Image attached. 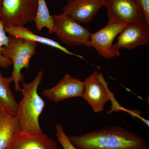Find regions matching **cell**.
Instances as JSON below:
<instances>
[{
    "instance_id": "1",
    "label": "cell",
    "mask_w": 149,
    "mask_h": 149,
    "mask_svg": "<svg viewBox=\"0 0 149 149\" xmlns=\"http://www.w3.org/2000/svg\"><path fill=\"white\" fill-rule=\"evenodd\" d=\"M77 149H147L142 136L118 126H110L80 135H70Z\"/></svg>"
},
{
    "instance_id": "2",
    "label": "cell",
    "mask_w": 149,
    "mask_h": 149,
    "mask_svg": "<svg viewBox=\"0 0 149 149\" xmlns=\"http://www.w3.org/2000/svg\"><path fill=\"white\" fill-rule=\"evenodd\" d=\"M44 72L40 71L29 83H22V99L17 104L15 116L22 132L36 134L43 132L39 118L45 108V103L38 94L37 90L42 80Z\"/></svg>"
},
{
    "instance_id": "3",
    "label": "cell",
    "mask_w": 149,
    "mask_h": 149,
    "mask_svg": "<svg viewBox=\"0 0 149 149\" xmlns=\"http://www.w3.org/2000/svg\"><path fill=\"white\" fill-rule=\"evenodd\" d=\"M8 45L3 47L2 54L10 59L13 65V71L10 77L14 83L15 91L20 92L19 83H23L24 75L23 68L29 70L32 56L35 55L38 43L14 36H9Z\"/></svg>"
},
{
    "instance_id": "4",
    "label": "cell",
    "mask_w": 149,
    "mask_h": 149,
    "mask_svg": "<svg viewBox=\"0 0 149 149\" xmlns=\"http://www.w3.org/2000/svg\"><path fill=\"white\" fill-rule=\"evenodd\" d=\"M52 16L54 26V33L61 42L70 47H91L92 33L80 22L63 13Z\"/></svg>"
},
{
    "instance_id": "5",
    "label": "cell",
    "mask_w": 149,
    "mask_h": 149,
    "mask_svg": "<svg viewBox=\"0 0 149 149\" xmlns=\"http://www.w3.org/2000/svg\"><path fill=\"white\" fill-rule=\"evenodd\" d=\"M38 0H3L0 18L4 26H24L34 21Z\"/></svg>"
},
{
    "instance_id": "6",
    "label": "cell",
    "mask_w": 149,
    "mask_h": 149,
    "mask_svg": "<svg viewBox=\"0 0 149 149\" xmlns=\"http://www.w3.org/2000/svg\"><path fill=\"white\" fill-rule=\"evenodd\" d=\"M84 83L83 98L97 113L104 110L108 102H116L114 94L110 91L107 82L101 72L94 71L86 78Z\"/></svg>"
},
{
    "instance_id": "7",
    "label": "cell",
    "mask_w": 149,
    "mask_h": 149,
    "mask_svg": "<svg viewBox=\"0 0 149 149\" xmlns=\"http://www.w3.org/2000/svg\"><path fill=\"white\" fill-rule=\"evenodd\" d=\"M103 5L110 22L129 24L146 22L136 0H103Z\"/></svg>"
},
{
    "instance_id": "8",
    "label": "cell",
    "mask_w": 149,
    "mask_h": 149,
    "mask_svg": "<svg viewBox=\"0 0 149 149\" xmlns=\"http://www.w3.org/2000/svg\"><path fill=\"white\" fill-rule=\"evenodd\" d=\"M128 24L108 22L103 28L92 33L91 47L95 48L99 54L104 58L119 56V49L113 45V41Z\"/></svg>"
},
{
    "instance_id": "9",
    "label": "cell",
    "mask_w": 149,
    "mask_h": 149,
    "mask_svg": "<svg viewBox=\"0 0 149 149\" xmlns=\"http://www.w3.org/2000/svg\"><path fill=\"white\" fill-rule=\"evenodd\" d=\"M84 83L66 74L54 87L44 90L42 95L50 101L57 103L71 98L83 97Z\"/></svg>"
},
{
    "instance_id": "10",
    "label": "cell",
    "mask_w": 149,
    "mask_h": 149,
    "mask_svg": "<svg viewBox=\"0 0 149 149\" xmlns=\"http://www.w3.org/2000/svg\"><path fill=\"white\" fill-rule=\"evenodd\" d=\"M149 42V23L146 22L128 24L119 34L115 46L129 50Z\"/></svg>"
},
{
    "instance_id": "11",
    "label": "cell",
    "mask_w": 149,
    "mask_h": 149,
    "mask_svg": "<svg viewBox=\"0 0 149 149\" xmlns=\"http://www.w3.org/2000/svg\"><path fill=\"white\" fill-rule=\"evenodd\" d=\"M104 6L103 0H68L63 8V13L80 23L91 22Z\"/></svg>"
},
{
    "instance_id": "12",
    "label": "cell",
    "mask_w": 149,
    "mask_h": 149,
    "mask_svg": "<svg viewBox=\"0 0 149 149\" xmlns=\"http://www.w3.org/2000/svg\"><path fill=\"white\" fill-rule=\"evenodd\" d=\"M57 143L42 133L30 134L16 131L6 149H57Z\"/></svg>"
},
{
    "instance_id": "13",
    "label": "cell",
    "mask_w": 149,
    "mask_h": 149,
    "mask_svg": "<svg viewBox=\"0 0 149 149\" xmlns=\"http://www.w3.org/2000/svg\"><path fill=\"white\" fill-rule=\"evenodd\" d=\"M4 29L6 33L8 34L9 36H14L37 43L44 44L58 49L67 54L84 59L83 56L70 52L66 48L61 45L54 40L36 35L28 28L24 27V26H4Z\"/></svg>"
},
{
    "instance_id": "14",
    "label": "cell",
    "mask_w": 149,
    "mask_h": 149,
    "mask_svg": "<svg viewBox=\"0 0 149 149\" xmlns=\"http://www.w3.org/2000/svg\"><path fill=\"white\" fill-rule=\"evenodd\" d=\"M12 83L10 77H4L0 71V110L15 116L18 103L10 87Z\"/></svg>"
},
{
    "instance_id": "15",
    "label": "cell",
    "mask_w": 149,
    "mask_h": 149,
    "mask_svg": "<svg viewBox=\"0 0 149 149\" xmlns=\"http://www.w3.org/2000/svg\"><path fill=\"white\" fill-rule=\"evenodd\" d=\"M19 125L15 116L0 110V149H6Z\"/></svg>"
},
{
    "instance_id": "16",
    "label": "cell",
    "mask_w": 149,
    "mask_h": 149,
    "mask_svg": "<svg viewBox=\"0 0 149 149\" xmlns=\"http://www.w3.org/2000/svg\"><path fill=\"white\" fill-rule=\"evenodd\" d=\"M34 21L36 29L38 31H42L44 27H46L49 30V34L54 33L53 20L50 14L45 0H38L37 13Z\"/></svg>"
},
{
    "instance_id": "17",
    "label": "cell",
    "mask_w": 149,
    "mask_h": 149,
    "mask_svg": "<svg viewBox=\"0 0 149 149\" xmlns=\"http://www.w3.org/2000/svg\"><path fill=\"white\" fill-rule=\"evenodd\" d=\"M9 37L7 36L5 31L4 25L0 20V68L7 69L12 65L11 60L3 55L2 51L4 47L8 45Z\"/></svg>"
},
{
    "instance_id": "18",
    "label": "cell",
    "mask_w": 149,
    "mask_h": 149,
    "mask_svg": "<svg viewBox=\"0 0 149 149\" xmlns=\"http://www.w3.org/2000/svg\"><path fill=\"white\" fill-rule=\"evenodd\" d=\"M56 136L57 141L63 149H77L70 141L61 124L56 125Z\"/></svg>"
},
{
    "instance_id": "19",
    "label": "cell",
    "mask_w": 149,
    "mask_h": 149,
    "mask_svg": "<svg viewBox=\"0 0 149 149\" xmlns=\"http://www.w3.org/2000/svg\"><path fill=\"white\" fill-rule=\"evenodd\" d=\"M145 14L146 21L149 23V0H136Z\"/></svg>"
},
{
    "instance_id": "20",
    "label": "cell",
    "mask_w": 149,
    "mask_h": 149,
    "mask_svg": "<svg viewBox=\"0 0 149 149\" xmlns=\"http://www.w3.org/2000/svg\"><path fill=\"white\" fill-rule=\"evenodd\" d=\"M3 0H0V15H1V10Z\"/></svg>"
}]
</instances>
